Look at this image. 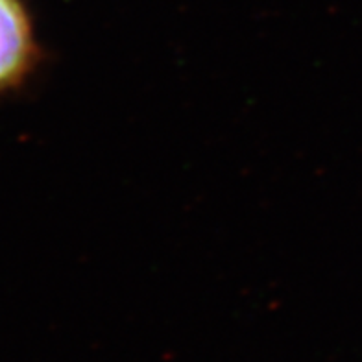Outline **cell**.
Instances as JSON below:
<instances>
[{"instance_id":"1","label":"cell","mask_w":362,"mask_h":362,"mask_svg":"<svg viewBox=\"0 0 362 362\" xmlns=\"http://www.w3.org/2000/svg\"><path fill=\"white\" fill-rule=\"evenodd\" d=\"M34 56V35L19 0H0V89L21 80Z\"/></svg>"}]
</instances>
